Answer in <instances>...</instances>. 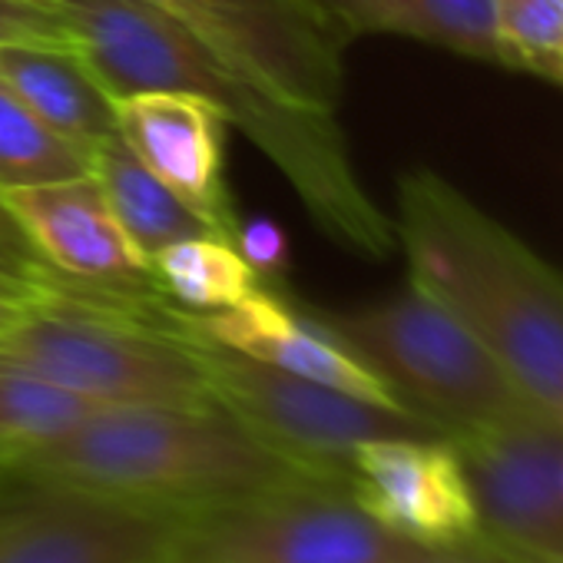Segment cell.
<instances>
[{
	"label": "cell",
	"instance_id": "6da1fadb",
	"mask_svg": "<svg viewBox=\"0 0 563 563\" xmlns=\"http://www.w3.org/2000/svg\"><path fill=\"white\" fill-rule=\"evenodd\" d=\"M60 14L77 54L113 100L176 90L212 103L275 163L335 245L362 258L395 252V222L358 179L335 113L275 97L150 0H64Z\"/></svg>",
	"mask_w": 563,
	"mask_h": 563
},
{
	"label": "cell",
	"instance_id": "7a4b0ae2",
	"mask_svg": "<svg viewBox=\"0 0 563 563\" xmlns=\"http://www.w3.org/2000/svg\"><path fill=\"white\" fill-rule=\"evenodd\" d=\"M395 239L411 286L467 325L563 428V272L428 166L398 179Z\"/></svg>",
	"mask_w": 563,
	"mask_h": 563
},
{
	"label": "cell",
	"instance_id": "3957f363",
	"mask_svg": "<svg viewBox=\"0 0 563 563\" xmlns=\"http://www.w3.org/2000/svg\"><path fill=\"white\" fill-rule=\"evenodd\" d=\"M4 467L84 484L179 517L219 510L319 474L262 441L219 401L206 408H100Z\"/></svg>",
	"mask_w": 563,
	"mask_h": 563
},
{
	"label": "cell",
	"instance_id": "277c9868",
	"mask_svg": "<svg viewBox=\"0 0 563 563\" xmlns=\"http://www.w3.org/2000/svg\"><path fill=\"white\" fill-rule=\"evenodd\" d=\"M163 292H107L51 275L0 332V365L47 378L103 408H206L209 382L179 335L143 322Z\"/></svg>",
	"mask_w": 563,
	"mask_h": 563
},
{
	"label": "cell",
	"instance_id": "5b68a950",
	"mask_svg": "<svg viewBox=\"0 0 563 563\" xmlns=\"http://www.w3.org/2000/svg\"><path fill=\"white\" fill-rule=\"evenodd\" d=\"M309 312L382 375L411 411L448 434L543 418L477 335L411 282L405 292L375 306Z\"/></svg>",
	"mask_w": 563,
	"mask_h": 563
},
{
	"label": "cell",
	"instance_id": "8992f818",
	"mask_svg": "<svg viewBox=\"0 0 563 563\" xmlns=\"http://www.w3.org/2000/svg\"><path fill=\"white\" fill-rule=\"evenodd\" d=\"M159 325L186 342L212 398L225 411H232L262 441L319 474L345 471L352 451L368 441L448 434L424 415L395 411L225 349L183 325L179 309L169 299L159 306Z\"/></svg>",
	"mask_w": 563,
	"mask_h": 563
},
{
	"label": "cell",
	"instance_id": "52a82bcc",
	"mask_svg": "<svg viewBox=\"0 0 563 563\" xmlns=\"http://www.w3.org/2000/svg\"><path fill=\"white\" fill-rule=\"evenodd\" d=\"M428 553L335 490L329 474H306L249 500L186 517L176 563H415Z\"/></svg>",
	"mask_w": 563,
	"mask_h": 563
},
{
	"label": "cell",
	"instance_id": "ba28073f",
	"mask_svg": "<svg viewBox=\"0 0 563 563\" xmlns=\"http://www.w3.org/2000/svg\"><path fill=\"white\" fill-rule=\"evenodd\" d=\"M202 47L296 107L335 113L349 44L309 0H150Z\"/></svg>",
	"mask_w": 563,
	"mask_h": 563
},
{
	"label": "cell",
	"instance_id": "9c48e42d",
	"mask_svg": "<svg viewBox=\"0 0 563 563\" xmlns=\"http://www.w3.org/2000/svg\"><path fill=\"white\" fill-rule=\"evenodd\" d=\"M31 477L0 504V563H176L186 517L84 484Z\"/></svg>",
	"mask_w": 563,
	"mask_h": 563
},
{
	"label": "cell",
	"instance_id": "30bf717a",
	"mask_svg": "<svg viewBox=\"0 0 563 563\" xmlns=\"http://www.w3.org/2000/svg\"><path fill=\"white\" fill-rule=\"evenodd\" d=\"M481 523L504 550L563 563V428L547 418L451 434Z\"/></svg>",
	"mask_w": 563,
	"mask_h": 563
},
{
	"label": "cell",
	"instance_id": "8fae6325",
	"mask_svg": "<svg viewBox=\"0 0 563 563\" xmlns=\"http://www.w3.org/2000/svg\"><path fill=\"white\" fill-rule=\"evenodd\" d=\"M345 477L365 514L424 550H471L487 540L451 434L368 441L352 451Z\"/></svg>",
	"mask_w": 563,
	"mask_h": 563
},
{
	"label": "cell",
	"instance_id": "7c38bea8",
	"mask_svg": "<svg viewBox=\"0 0 563 563\" xmlns=\"http://www.w3.org/2000/svg\"><path fill=\"white\" fill-rule=\"evenodd\" d=\"M117 133L133 156L173 189L212 232L235 239L239 212L225 183L229 120L206 100L153 90L113 100Z\"/></svg>",
	"mask_w": 563,
	"mask_h": 563
},
{
	"label": "cell",
	"instance_id": "4fadbf2b",
	"mask_svg": "<svg viewBox=\"0 0 563 563\" xmlns=\"http://www.w3.org/2000/svg\"><path fill=\"white\" fill-rule=\"evenodd\" d=\"M0 199L57 275L107 292H163L93 176L11 189Z\"/></svg>",
	"mask_w": 563,
	"mask_h": 563
},
{
	"label": "cell",
	"instance_id": "5bb4252c",
	"mask_svg": "<svg viewBox=\"0 0 563 563\" xmlns=\"http://www.w3.org/2000/svg\"><path fill=\"white\" fill-rule=\"evenodd\" d=\"M179 319L192 332L225 349H235L255 362L332 385L339 391H349L355 398H365L395 411H411L382 375H375L332 332H325L306 306H299L286 292H278L275 286H262L245 302L232 309H219V312L179 309Z\"/></svg>",
	"mask_w": 563,
	"mask_h": 563
},
{
	"label": "cell",
	"instance_id": "9a60e30c",
	"mask_svg": "<svg viewBox=\"0 0 563 563\" xmlns=\"http://www.w3.org/2000/svg\"><path fill=\"white\" fill-rule=\"evenodd\" d=\"M345 41L391 34L510 70L494 27V0H309Z\"/></svg>",
	"mask_w": 563,
	"mask_h": 563
},
{
	"label": "cell",
	"instance_id": "2e32d148",
	"mask_svg": "<svg viewBox=\"0 0 563 563\" xmlns=\"http://www.w3.org/2000/svg\"><path fill=\"white\" fill-rule=\"evenodd\" d=\"M0 84L64 136L103 143L117 133L113 97L77 47H0Z\"/></svg>",
	"mask_w": 563,
	"mask_h": 563
},
{
	"label": "cell",
	"instance_id": "e0dca14e",
	"mask_svg": "<svg viewBox=\"0 0 563 563\" xmlns=\"http://www.w3.org/2000/svg\"><path fill=\"white\" fill-rule=\"evenodd\" d=\"M93 179L100 183L123 232L146 258L183 239L219 235L133 156V150L120 140V133L97 143Z\"/></svg>",
	"mask_w": 563,
	"mask_h": 563
},
{
	"label": "cell",
	"instance_id": "ac0fdd59",
	"mask_svg": "<svg viewBox=\"0 0 563 563\" xmlns=\"http://www.w3.org/2000/svg\"><path fill=\"white\" fill-rule=\"evenodd\" d=\"M163 296L186 312H219L245 302L268 282L222 235H196L150 258Z\"/></svg>",
	"mask_w": 563,
	"mask_h": 563
},
{
	"label": "cell",
	"instance_id": "d6986e66",
	"mask_svg": "<svg viewBox=\"0 0 563 563\" xmlns=\"http://www.w3.org/2000/svg\"><path fill=\"white\" fill-rule=\"evenodd\" d=\"M97 146L64 136L0 84V192L93 176Z\"/></svg>",
	"mask_w": 563,
	"mask_h": 563
},
{
	"label": "cell",
	"instance_id": "ffe728a7",
	"mask_svg": "<svg viewBox=\"0 0 563 563\" xmlns=\"http://www.w3.org/2000/svg\"><path fill=\"white\" fill-rule=\"evenodd\" d=\"M100 408L47 378L0 365V464L67 434Z\"/></svg>",
	"mask_w": 563,
	"mask_h": 563
},
{
	"label": "cell",
	"instance_id": "44dd1931",
	"mask_svg": "<svg viewBox=\"0 0 563 563\" xmlns=\"http://www.w3.org/2000/svg\"><path fill=\"white\" fill-rule=\"evenodd\" d=\"M494 27L510 70L556 80L563 54V0H494Z\"/></svg>",
	"mask_w": 563,
	"mask_h": 563
},
{
	"label": "cell",
	"instance_id": "7402d4cb",
	"mask_svg": "<svg viewBox=\"0 0 563 563\" xmlns=\"http://www.w3.org/2000/svg\"><path fill=\"white\" fill-rule=\"evenodd\" d=\"M77 47L74 31L60 11H47L21 0H0V47Z\"/></svg>",
	"mask_w": 563,
	"mask_h": 563
},
{
	"label": "cell",
	"instance_id": "603a6c76",
	"mask_svg": "<svg viewBox=\"0 0 563 563\" xmlns=\"http://www.w3.org/2000/svg\"><path fill=\"white\" fill-rule=\"evenodd\" d=\"M235 249L258 272L262 282L278 289V282L289 272V239L272 219H242L235 225Z\"/></svg>",
	"mask_w": 563,
	"mask_h": 563
},
{
	"label": "cell",
	"instance_id": "cb8c5ba5",
	"mask_svg": "<svg viewBox=\"0 0 563 563\" xmlns=\"http://www.w3.org/2000/svg\"><path fill=\"white\" fill-rule=\"evenodd\" d=\"M47 275H51V265L41 258L34 242L24 235V229L18 225L4 199H0V278L34 292Z\"/></svg>",
	"mask_w": 563,
	"mask_h": 563
},
{
	"label": "cell",
	"instance_id": "d4e9b609",
	"mask_svg": "<svg viewBox=\"0 0 563 563\" xmlns=\"http://www.w3.org/2000/svg\"><path fill=\"white\" fill-rule=\"evenodd\" d=\"M415 563H533L514 550H504V547H471V550H438V553H428Z\"/></svg>",
	"mask_w": 563,
	"mask_h": 563
},
{
	"label": "cell",
	"instance_id": "484cf974",
	"mask_svg": "<svg viewBox=\"0 0 563 563\" xmlns=\"http://www.w3.org/2000/svg\"><path fill=\"white\" fill-rule=\"evenodd\" d=\"M24 299L27 296H8V292H0V332H4L24 309Z\"/></svg>",
	"mask_w": 563,
	"mask_h": 563
},
{
	"label": "cell",
	"instance_id": "4316f807",
	"mask_svg": "<svg viewBox=\"0 0 563 563\" xmlns=\"http://www.w3.org/2000/svg\"><path fill=\"white\" fill-rule=\"evenodd\" d=\"M0 292H8V296H31L24 286H14V282H8V278H0Z\"/></svg>",
	"mask_w": 563,
	"mask_h": 563
},
{
	"label": "cell",
	"instance_id": "83f0119b",
	"mask_svg": "<svg viewBox=\"0 0 563 563\" xmlns=\"http://www.w3.org/2000/svg\"><path fill=\"white\" fill-rule=\"evenodd\" d=\"M21 4H37V8H47V11H60L64 0H21Z\"/></svg>",
	"mask_w": 563,
	"mask_h": 563
},
{
	"label": "cell",
	"instance_id": "f1b7e54d",
	"mask_svg": "<svg viewBox=\"0 0 563 563\" xmlns=\"http://www.w3.org/2000/svg\"><path fill=\"white\" fill-rule=\"evenodd\" d=\"M556 84H563V54H560V64H556Z\"/></svg>",
	"mask_w": 563,
	"mask_h": 563
}]
</instances>
